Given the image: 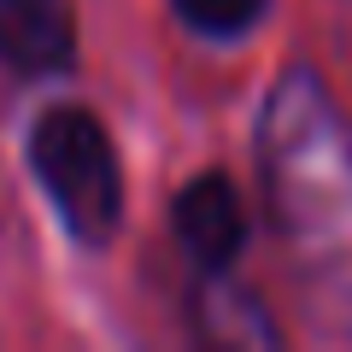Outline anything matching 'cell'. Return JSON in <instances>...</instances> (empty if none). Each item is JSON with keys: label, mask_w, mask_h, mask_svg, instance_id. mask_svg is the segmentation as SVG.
I'll use <instances>...</instances> for the list:
<instances>
[{"label": "cell", "mask_w": 352, "mask_h": 352, "mask_svg": "<svg viewBox=\"0 0 352 352\" xmlns=\"http://www.w3.org/2000/svg\"><path fill=\"white\" fill-rule=\"evenodd\" d=\"M36 182L53 194L65 229L76 241H106L124 217V170L106 124L88 106H53L30 129Z\"/></svg>", "instance_id": "2"}, {"label": "cell", "mask_w": 352, "mask_h": 352, "mask_svg": "<svg viewBox=\"0 0 352 352\" xmlns=\"http://www.w3.org/2000/svg\"><path fill=\"white\" fill-rule=\"evenodd\" d=\"M258 176L311 329L352 335V124L311 71L270 88Z\"/></svg>", "instance_id": "1"}, {"label": "cell", "mask_w": 352, "mask_h": 352, "mask_svg": "<svg viewBox=\"0 0 352 352\" xmlns=\"http://www.w3.org/2000/svg\"><path fill=\"white\" fill-rule=\"evenodd\" d=\"M200 317H206V335L217 340H235V346H247V340H276V323L264 317V305L252 300L247 288H235V282L223 276V270H206V288H200Z\"/></svg>", "instance_id": "5"}, {"label": "cell", "mask_w": 352, "mask_h": 352, "mask_svg": "<svg viewBox=\"0 0 352 352\" xmlns=\"http://www.w3.org/2000/svg\"><path fill=\"white\" fill-rule=\"evenodd\" d=\"M176 18L188 30H200V36H241V30H252L264 18V6L270 0H170Z\"/></svg>", "instance_id": "6"}, {"label": "cell", "mask_w": 352, "mask_h": 352, "mask_svg": "<svg viewBox=\"0 0 352 352\" xmlns=\"http://www.w3.org/2000/svg\"><path fill=\"white\" fill-rule=\"evenodd\" d=\"M176 241H182V252H188L200 270H229L241 252V241H247V212H241V194L229 176L206 170L194 176L188 188L176 194Z\"/></svg>", "instance_id": "3"}, {"label": "cell", "mask_w": 352, "mask_h": 352, "mask_svg": "<svg viewBox=\"0 0 352 352\" xmlns=\"http://www.w3.org/2000/svg\"><path fill=\"white\" fill-rule=\"evenodd\" d=\"M76 53V6L71 0H0V59L18 76L65 71Z\"/></svg>", "instance_id": "4"}]
</instances>
